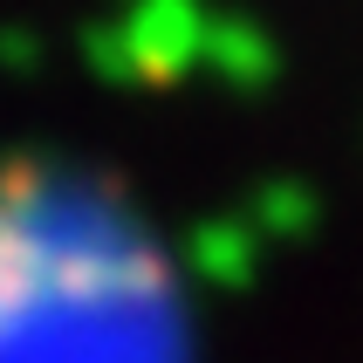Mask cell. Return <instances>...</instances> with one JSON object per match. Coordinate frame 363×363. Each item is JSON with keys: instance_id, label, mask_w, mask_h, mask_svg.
Instances as JSON below:
<instances>
[{"instance_id": "cell-2", "label": "cell", "mask_w": 363, "mask_h": 363, "mask_svg": "<svg viewBox=\"0 0 363 363\" xmlns=\"http://www.w3.org/2000/svg\"><path fill=\"white\" fill-rule=\"evenodd\" d=\"M199 62H213L226 82L240 89H261L274 69H281V48L267 41V28H254L247 14H206V48Z\"/></svg>"}, {"instance_id": "cell-4", "label": "cell", "mask_w": 363, "mask_h": 363, "mask_svg": "<svg viewBox=\"0 0 363 363\" xmlns=\"http://www.w3.org/2000/svg\"><path fill=\"white\" fill-rule=\"evenodd\" d=\"M315 220V199H308L302 185H261L254 192V233H302V226Z\"/></svg>"}, {"instance_id": "cell-1", "label": "cell", "mask_w": 363, "mask_h": 363, "mask_svg": "<svg viewBox=\"0 0 363 363\" xmlns=\"http://www.w3.org/2000/svg\"><path fill=\"white\" fill-rule=\"evenodd\" d=\"M206 48V7L199 0H130L117 21L82 35L89 69L110 82H179Z\"/></svg>"}, {"instance_id": "cell-3", "label": "cell", "mask_w": 363, "mask_h": 363, "mask_svg": "<svg viewBox=\"0 0 363 363\" xmlns=\"http://www.w3.org/2000/svg\"><path fill=\"white\" fill-rule=\"evenodd\" d=\"M185 261H192V274L233 288V281L254 274V261H261V233L247 226V213H213V220H199L192 233H185Z\"/></svg>"}, {"instance_id": "cell-5", "label": "cell", "mask_w": 363, "mask_h": 363, "mask_svg": "<svg viewBox=\"0 0 363 363\" xmlns=\"http://www.w3.org/2000/svg\"><path fill=\"white\" fill-rule=\"evenodd\" d=\"M0 62H7V69H41V41L28 35V28H7V35H0Z\"/></svg>"}]
</instances>
